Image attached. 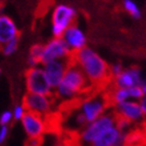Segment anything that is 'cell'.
<instances>
[{
  "label": "cell",
  "mask_w": 146,
  "mask_h": 146,
  "mask_svg": "<svg viewBox=\"0 0 146 146\" xmlns=\"http://www.w3.org/2000/svg\"><path fill=\"white\" fill-rule=\"evenodd\" d=\"M127 133L121 131L117 126L111 127L102 132L95 139L91 146H115L126 141Z\"/></svg>",
  "instance_id": "cell-15"
},
{
  "label": "cell",
  "mask_w": 146,
  "mask_h": 146,
  "mask_svg": "<svg viewBox=\"0 0 146 146\" xmlns=\"http://www.w3.org/2000/svg\"><path fill=\"white\" fill-rule=\"evenodd\" d=\"M3 15V12H2V9H1V8H0V17H1V15Z\"/></svg>",
  "instance_id": "cell-28"
},
{
  "label": "cell",
  "mask_w": 146,
  "mask_h": 146,
  "mask_svg": "<svg viewBox=\"0 0 146 146\" xmlns=\"http://www.w3.org/2000/svg\"><path fill=\"white\" fill-rule=\"evenodd\" d=\"M92 84L89 82L80 66L73 60L70 62L60 84L54 90V98L63 102L80 98L84 93L91 90Z\"/></svg>",
  "instance_id": "cell-2"
},
{
  "label": "cell",
  "mask_w": 146,
  "mask_h": 146,
  "mask_svg": "<svg viewBox=\"0 0 146 146\" xmlns=\"http://www.w3.org/2000/svg\"><path fill=\"white\" fill-rule=\"evenodd\" d=\"M19 38L17 39H13L11 41L5 43L4 45L0 46V51L2 52L5 56H10L13 53H15V51L19 48Z\"/></svg>",
  "instance_id": "cell-18"
},
{
  "label": "cell",
  "mask_w": 146,
  "mask_h": 146,
  "mask_svg": "<svg viewBox=\"0 0 146 146\" xmlns=\"http://www.w3.org/2000/svg\"><path fill=\"white\" fill-rule=\"evenodd\" d=\"M44 45L42 44H34L30 48L29 55H28V66L29 68L42 66V56H43Z\"/></svg>",
  "instance_id": "cell-17"
},
{
  "label": "cell",
  "mask_w": 146,
  "mask_h": 146,
  "mask_svg": "<svg viewBox=\"0 0 146 146\" xmlns=\"http://www.w3.org/2000/svg\"><path fill=\"white\" fill-rule=\"evenodd\" d=\"M20 36L19 28L11 17L3 13L0 17V46L17 39Z\"/></svg>",
  "instance_id": "cell-16"
},
{
  "label": "cell",
  "mask_w": 146,
  "mask_h": 146,
  "mask_svg": "<svg viewBox=\"0 0 146 146\" xmlns=\"http://www.w3.org/2000/svg\"><path fill=\"white\" fill-rule=\"evenodd\" d=\"M110 76H111V79H112L122 73V72L124 71V68H123L122 63L115 62L110 66Z\"/></svg>",
  "instance_id": "cell-22"
},
{
  "label": "cell",
  "mask_w": 146,
  "mask_h": 146,
  "mask_svg": "<svg viewBox=\"0 0 146 146\" xmlns=\"http://www.w3.org/2000/svg\"><path fill=\"white\" fill-rule=\"evenodd\" d=\"M111 106L107 93H96L83 98L79 103V111L85 117L87 123H91L98 119Z\"/></svg>",
  "instance_id": "cell-4"
},
{
  "label": "cell",
  "mask_w": 146,
  "mask_h": 146,
  "mask_svg": "<svg viewBox=\"0 0 146 146\" xmlns=\"http://www.w3.org/2000/svg\"><path fill=\"white\" fill-rule=\"evenodd\" d=\"M54 95H43L27 92L23 98V104L27 111H32L46 117L53 110Z\"/></svg>",
  "instance_id": "cell-7"
},
{
  "label": "cell",
  "mask_w": 146,
  "mask_h": 146,
  "mask_svg": "<svg viewBox=\"0 0 146 146\" xmlns=\"http://www.w3.org/2000/svg\"><path fill=\"white\" fill-rule=\"evenodd\" d=\"M123 5H124L125 10L128 13H130L134 19H139L141 17V11H140V9H139L138 6L133 0H124Z\"/></svg>",
  "instance_id": "cell-19"
},
{
  "label": "cell",
  "mask_w": 146,
  "mask_h": 146,
  "mask_svg": "<svg viewBox=\"0 0 146 146\" xmlns=\"http://www.w3.org/2000/svg\"><path fill=\"white\" fill-rule=\"evenodd\" d=\"M115 146H130L129 144H127L126 142H122V143H119V144H117V145H115Z\"/></svg>",
  "instance_id": "cell-27"
},
{
  "label": "cell",
  "mask_w": 146,
  "mask_h": 146,
  "mask_svg": "<svg viewBox=\"0 0 146 146\" xmlns=\"http://www.w3.org/2000/svg\"><path fill=\"white\" fill-rule=\"evenodd\" d=\"M61 38L66 43V45L68 46V48H70L73 54L87 46L86 35L76 25H72L71 27H68L64 31Z\"/></svg>",
  "instance_id": "cell-14"
},
{
  "label": "cell",
  "mask_w": 146,
  "mask_h": 146,
  "mask_svg": "<svg viewBox=\"0 0 146 146\" xmlns=\"http://www.w3.org/2000/svg\"><path fill=\"white\" fill-rule=\"evenodd\" d=\"M117 115L113 110H107L101 117L91 123H88L79 133L78 140L82 146H91L95 139L102 132L117 126Z\"/></svg>",
  "instance_id": "cell-3"
},
{
  "label": "cell",
  "mask_w": 146,
  "mask_h": 146,
  "mask_svg": "<svg viewBox=\"0 0 146 146\" xmlns=\"http://www.w3.org/2000/svg\"><path fill=\"white\" fill-rule=\"evenodd\" d=\"M107 96L110 99V102L111 106L119 104V103L129 101V100H136L139 101L143 96V91L141 89V86L131 88H113L111 87L108 92Z\"/></svg>",
  "instance_id": "cell-13"
},
{
  "label": "cell",
  "mask_w": 146,
  "mask_h": 146,
  "mask_svg": "<svg viewBox=\"0 0 146 146\" xmlns=\"http://www.w3.org/2000/svg\"><path fill=\"white\" fill-rule=\"evenodd\" d=\"M27 92L43 95H54V89L49 84L43 66L28 68L25 72Z\"/></svg>",
  "instance_id": "cell-6"
},
{
  "label": "cell",
  "mask_w": 146,
  "mask_h": 146,
  "mask_svg": "<svg viewBox=\"0 0 146 146\" xmlns=\"http://www.w3.org/2000/svg\"><path fill=\"white\" fill-rule=\"evenodd\" d=\"M77 19V10L70 5L58 4L52 10V35L54 38H61L68 27L75 25Z\"/></svg>",
  "instance_id": "cell-5"
},
{
  "label": "cell",
  "mask_w": 146,
  "mask_h": 146,
  "mask_svg": "<svg viewBox=\"0 0 146 146\" xmlns=\"http://www.w3.org/2000/svg\"><path fill=\"white\" fill-rule=\"evenodd\" d=\"M13 119V113L11 110H5L0 115V125L1 126H8L12 122Z\"/></svg>",
  "instance_id": "cell-21"
},
{
  "label": "cell",
  "mask_w": 146,
  "mask_h": 146,
  "mask_svg": "<svg viewBox=\"0 0 146 146\" xmlns=\"http://www.w3.org/2000/svg\"><path fill=\"white\" fill-rule=\"evenodd\" d=\"M138 146H146V145H138Z\"/></svg>",
  "instance_id": "cell-30"
},
{
  "label": "cell",
  "mask_w": 146,
  "mask_h": 146,
  "mask_svg": "<svg viewBox=\"0 0 146 146\" xmlns=\"http://www.w3.org/2000/svg\"><path fill=\"white\" fill-rule=\"evenodd\" d=\"M141 89H142V91H143V94L144 93H146V82L145 81H144L143 84L141 85Z\"/></svg>",
  "instance_id": "cell-26"
},
{
  "label": "cell",
  "mask_w": 146,
  "mask_h": 146,
  "mask_svg": "<svg viewBox=\"0 0 146 146\" xmlns=\"http://www.w3.org/2000/svg\"><path fill=\"white\" fill-rule=\"evenodd\" d=\"M43 137L41 138H28L26 141V146H41Z\"/></svg>",
  "instance_id": "cell-24"
},
{
  "label": "cell",
  "mask_w": 146,
  "mask_h": 146,
  "mask_svg": "<svg viewBox=\"0 0 146 146\" xmlns=\"http://www.w3.org/2000/svg\"><path fill=\"white\" fill-rule=\"evenodd\" d=\"M113 111L117 117H123L131 123H138L145 117L139 101L129 100L113 106Z\"/></svg>",
  "instance_id": "cell-10"
},
{
  "label": "cell",
  "mask_w": 146,
  "mask_h": 146,
  "mask_svg": "<svg viewBox=\"0 0 146 146\" xmlns=\"http://www.w3.org/2000/svg\"><path fill=\"white\" fill-rule=\"evenodd\" d=\"M139 103L141 105V108H142V110H143L144 115L146 117V93H144L142 98L139 100Z\"/></svg>",
  "instance_id": "cell-25"
},
{
  "label": "cell",
  "mask_w": 146,
  "mask_h": 146,
  "mask_svg": "<svg viewBox=\"0 0 146 146\" xmlns=\"http://www.w3.org/2000/svg\"><path fill=\"white\" fill-rule=\"evenodd\" d=\"M28 138H41L47 131L46 117L32 111H27L21 119Z\"/></svg>",
  "instance_id": "cell-9"
},
{
  "label": "cell",
  "mask_w": 146,
  "mask_h": 146,
  "mask_svg": "<svg viewBox=\"0 0 146 146\" xmlns=\"http://www.w3.org/2000/svg\"><path fill=\"white\" fill-rule=\"evenodd\" d=\"M8 133H9V128H8V126L0 127V144H2L5 142V140H6L8 137Z\"/></svg>",
  "instance_id": "cell-23"
},
{
  "label": "cell",
  "mask_w": 146,
  "mask_h": 146,
  "mask_svg": "<svg viewBox=\"0 0 146 146\" xmlns=\"http://www.w3.org/2000/svg\"><path fill=\"white\" fill-rule=\"evenodd\" d=\"M71 61L72 59H61V60L49 61V62L42 64L45 75L47 77V80L54 90L60 84Z\"/></svg>",
  "instance_id": "cell-11"
},
{
  "label": "cell",
  "mask_w": 146,
  "mask_h": 146,
  "mask_svg": "<svg viewBox=\"0 0 146 146\" xmlns=\"http://www.w3.org/2000/svg\"><path fill=\"white\" fill-rule=\"evenodd\" d=\"M0 77H1V68H0Z\"/></svg>",
  "instance_id": "cell-29"
},
{
  "label": "cell",
  "mask_w": 146,
  "mask_h": 146,
  "mask_svg": "<svg viewBox=\"0 0 146 146\" xmlns=\"http://www.w3.org/2000/svg\"><path fill=\"white\" fill-rule=\"evenodd\" d=\"M27 110L25 105L23 104H17L13 107V110H12V113H13V119H17V121H21V119L24 117V115H26Z\"/></svg>",
  "instance_id": "cell-20"
},
{
  "label": "cell",
  "mask_w": 146,
  "mask_h": 146,
  "mask_svg": "<svg viewBox=\"0 0 146 146\" xmlns=\"http://www.w3.org/2000/svg\"><path fill=\"white\" fill-rule=\"evenodd\" d=\"M72 60L83 71L94 88H104L111 81L108 63L91 47H84L73 54Z\"/></svg>",
  "instance_id": "cell-1"
},
{
  "label": "cell",
  "mask_w": 146,
  "mask_h": 146,
  "mask_svg": "<svg viewBox=\"0 0 146 146\" xmlns=\"http://www.w3.org/2000/svg\"><path fill=\"white\" fill-rule=\"evenodd\" d=\"M110 82L113 88H131L141 86L144 81L140 70L134 66L124 70L119 76L112 78Z\"/></svg>",
  "instance_id": "cell-12"
},
{
  "label": "cell",
  "mask_w": 146,
  "mask_h": 146,
  "mask_svg": "<svg viewBox=\"0 0 146 146\" xmlns=\"http://www.w3.org/2000/svg\"><path fill=\"white\" fill-rule=\"evenodd\" d=\"M73 53L62 38H54L44 45L42 64L49 61L72 59Z\"/></svg>",
  "instance_id": "cell-8"
}]
</instances>
